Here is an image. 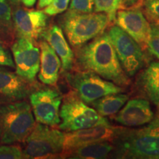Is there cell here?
I'll return each mask as SVG.
<instances>
[{"mask_svg":"<svg viewBox=\"0 0 159 159\" xmlns=\"http://www.w3.org/2000/svg\"><path fill=\"white\" fill-rule=\"evenodd\" d=\"M75 62L84 71L96 73L119 86H128L130 79L121 66L108 33L76 48Z\"/></svg>","mask_w":159,"mask_h":159,"instance_id":"cell-1","label":"cell"},{"mask_svg":"<svg viewBox=\"0 0 159 159\" xmlns=\"http://www.w3.org/2000/svg\"><path fill=\"white\" fill-rule=\"evenodd\" d=\"M35 124L31 105L25 99L0 102V144L23 143Z\"/></svg>","mask_w":159,"mask_h":159,"instance_id":"cell-2","label":"cell"},{"mask_svg":"<svg viewBox=\"0 0 159 159\" xmlns=\"http://www.w3.org/2000/svg\"><path fill=\"white\" fill-rule=\"evenodd\" d=\"M109 22L108 15L104 13H79L69 10L60 21L69 43L75 49L104 33Z\"/></svg>","mask_w":159,"mask_h":159,"instance_id":"cell-3","label":"cell"},{"mask_svg":"<svg viewBox=\"0 0 159 159\" xmlns=\"http://www.w3.org/2000/svg\"><path fill=\"white\" fill-rule=\"evenodd\" d=\"M60 118L58 129L65 132L97 126H111L108 119L81 100L75 91H71L63 97L60 108Z\"/></svg>","mask_w":159,"mask_h":159,"instance_id":"cell-4","label":"cell"},{"mask_svg":"<svg viewBox=\"0 0 159 159\" xmlns=\"http://www.w3.org/2000/svg\"><path fill=\"white\" fill-rule=\"evenodd\" d=\"M65 134L60 129L37 122L25 142V158H49L60 156L64 150Z\"/></svg>","mask_w":159,"mask_h":159,"instance_id":"cell-5","label":"cell"},{"mask_svg":"<svg viewBox=\"0 0 159 159\" xmlns=\"http://www.w3.org/2000/svg\"><path fill=\"white\" fill-rule=\"evenodd\" d=\"M66 80L73 91L86 104H91L96 99L106 95L125 91L122 87L105 80L92 71L83 70L68 72L66 73Z\"/></svg>","mask_w":159,"mask_h":159,"instance_id":"cell-6","label":"cell"},{"mask_svg":"<svg viewBox=\"0 0 159 159\" xmlns=\"http://www.w3.org/2000/svg\"><path fill=\"white\" fill-rule=\"evenodd\" d=\"M107 33L123 70L129 77H134L144 66L142 47L117 25L112 26Z\"/></svg>","mask_w":159,"mask_h":159,"instance_id":"cell-7","label":"cell"},{"mask_svg":"<svg viewBox=\"0 0 159 159\" xmlns=\"http://www.w3.org/2000/svg\"><path fill=\"white\" fill-rule=\"evenodd\" d=\"M29 99L36 122L51 127L58 126L63 95L57 89L50 87L34 89Z\"/></svg>","mask_w":159,"mask_h":159,"instance_id":"cell-8","label":"cell"},{"mask_svg":"<svg viewBox=\"0 0 159 159\" xmlns=\"http://www.w3.org/2000/svg\"><path fill=\"white\" fill-rule=\"evenodd\" d=\"M35 43L24 38H16L11 46L16 72L31 83H35L40 68V49Z\"/></svg>","mask_w":159,"mask_h":159,"instance_id":"cell-9","label":"cell"},{"mask_svg":"<svg viewBox=\"0 0 159 159\" xmlns=\"http://www.w3.org/2000/svg\"><path fill=\"white\" fill-rule=\"evenodd\" d=\"M16 38L36 41L47 27L48 16L43 11H35L15 6L12 9Z\"/></svg>","mask_w":159,"mask_h":159,"instance_id":"cell-10","label":"cell"},{"mask_svg":"<svg viewBox=\"0 0 159 159\" xmlns=\"http://www.w3.org/2000/svg\"><path fill=\"white\" fill-rule=\"evenodd\" d=\"M115 24L134 39L142 48L146 47L150 31V23L140 8L119 10Z\"/></svg>","mask_w":159,"mask_h":159,"instance_id":"cell-11","label":"cell"},{"mask_svg":"<svg viewBox=\"0 0 159 159\" xmlns=\"http://www.w3.org/2000/svg\"><path fill=\"white\" fill-rule=\"evenodd\" d=\"M35 84L6 66H0V102L24 100L35 89Z\"/></svg>","mask_w":159,"mask_h":159,"instance_id":"cell-12","label":"cell"},{"mask_svg":"<svg viewBox=\"0 0 159 159\" xmlns=\"http://www.w3.org/2000/svg\"><path fill=\"white\" fill-rule=\"evenodd\" d=\"M114 119L123 126H142L153 120L154 113L148 99L135 98L127 101L118 111Z\"/></svg>","mask_w":159,"mask_h":159,"instance_id":"cell-13","label":"cell"},{"mask_svg":"<svg viewBox=\"0 0 159 159\" xmlns=\"http://www.w3.org/2000/svg\"><path fill=\"white\" fill-rule=\"evenodd\" d=\"M125 158L159 159V137L135 132L122 144Z\"/></svg>","mask_w":159,"mask_h":159,"instance_id":"cell-14","label":"cell"},{"mask_svg":"<svg viewBox=\"0 0 159 159\" xmlns=\"http://www.w3.org/2000/svg\"><path fill=\"white\" fill-rule=\"evenodd\" d=\"M115 133L111 126H97L67 132L65 134L64 150L61 156L80 147L99 141L109 140L114 136Z\"/></svg>","mask_w":159,"mask_h":159,"instance_id":"cell-15","label":"cell"},{"mask_svg":"<svg viewBox=\"0 0 159 159\" xmlns=\"http://www.w3.org/2000/svg\"><path fill=\"white\" fill-rule=\"evenodd\" d=\"M54 49L61 61V72L67 73L72 69L75 62V54L66 41L61 27L53 25L46 28L41 35Z\"/></svg>","mask_w":159,"mask_h":159,"instance_id":"cell-16","label":"cell"},{"mask_svg":"<svg viewBox=\"0 0 159 159\" xmlns=\"http://www.w3.org/2000/svg\"><path fill=\"white\" fill-rule=\"evenodd\" d=\"M40 68L39 79L45 85L55 86L59 78L61 61L54 49L47 41L39 42Z\"/></svg>","mask_w":159,"mask_h":159,"instance_id":"cell-17","label":"cell"},{"mask_svg":"<svg viewBox=\"0 0 159 159\" xmlns=\"http://www.w3.org/2000/svg\"><path fill=\"white\" fill-rule=\"evenodd\" d=\"M136 87L147 99L159 106V62H152L139 74Z\"/></svg>","mask_w":159,"mask_h":159,"instance_id":"cell-18","label":"cell"},{"mask_svg":"<svg viewBox=\"0 0 159 159\" xmlns=\"http://www.w3.org/2000/svg\"><path fill=\"white\" fill-rule=\"evenodd\" d=\"M114 150V145L109 140L99 141L80 147L63 155L65 158L81 159L104 158Z\"/></svg>","mask_w":159,"mask_h":159,"instance_id":"cell-19","label":"cell"},{"mask_svg":"<svg viewBox=\"0 0 159 159\" xmlns=\"http://www.w3.org/2000/svg\"><path fill=\"white\" fill-rule=\"evenodd\" d=\"M128 95L122 93L104 96L92 102L90 105L102 116L115 115L128 100Z\"/></svg>","mask_w":159,"mask_h":159,"instance_id":"cell-20","label":"cell"},{"mask_svg":"<svg viewBox=\"0 0 159 159\" xmlns=\"http://www.w3.org/2000/svg\"><path fill=\"white\" fill-rule=\"evenodd\" d=\"M0 39L10 47L16 39L12 7L8 0H0Z\"/></svg>","mask_w":159,"mask_h":159,"instance_id":"cell-21","label":"cell"},{"mask_svg":"<svg viewBox=\"0 0 159 159\" xmlns=\"http://www.w3.org/2000/svg\"><path fill=\"white\" fill-rule=\"evenodd\" d=\"M122 0H94V11L108 15L109 21H114L117 11L122 8Z\"/></svg>","mask_w":159,"mask_h":159,"instance_id":"cell-22","label":"cell"},{"mask_svg":"<svg viewBox=\"0 0 159 159\" xmlns=\"http://www.w3.org/2000/svg\"><path fill=\"white\" fill-rule=\"evenodd\" d=\"M150 31L146 47L149 52L159 59V21H153L150 23Z\"/></svg>","mask_w":159,"mask_h":159,"instance_id":"cell-23","label":"cell"},{"mask_svg":"<svg viewBox=\"0 0 159 159\" xmlns=\"http://www.w3.org/2000/svg\"><path fill=\"white\" fill-rule=\"evenodd\" d=\"M23 149L16 144L0 145V159H25Z\"/></svg>","mask_w":159,"mask_h":159,"instance_id":"cell-24","label":"cell"},{"mask_svg":"<svg viewBox=\"0 0 159 159\" xmlns=\"http://www.w3.org/2000/svg\"><path fill=\"white\" fill-rule=\"evenodd\" d=\"M9 47L5 41L0 39V66L13 69L15 68V63Z\"/></svg>","mask_w":159,"mask_h":159,"instance_id":"cell-25","label":"cell"},{"mask_svg":"<svg viewBox=\"0 0 159 159\" xmlns=\"http://www.w3.org/2000/svg\"><path fill=\"white\" fill-rule=\"evenodd\" d=\"M70 0H54L50 5L43 9L47 16H55L62 13L68 8Z\"/></svg>","mask_w":159,"mask_h":159,"instance_id":"cell-26","label":"cell"},{"mask_svg":"<svg viewBox=\"0 0 159 159\" xmlns=\"http://www.w3.org/2000/svg\"><path fill=\"white\" fill-rule=\"evenodd\" d=\"M69 10L79 13H91L94 11V0H71Z\"/></svg>","mask_w":159,"mask_h":159,"instance_id":"cell-27","label":"cell"},{"mask_svg":"<svg viewBox=\"0 0 159 159\" xmlns=\"http://www.w3.org/2000/svg\"><path fill=\"white\" fill-rule=\"evenodd\" d=\"M145 13L153 21H159V0H142Z\"/></svg>","mask_w":159,"mask_h":159,"instance_id":"cell-28","label":"cell"},{"mask_svg":"<svg viewBox=\"0 0 159 159\" xmlns=\"http://www.w3.org/2000/svg\"><path fill=\"white\" fill-rule=\"evenodd\" d=\"M136 133L140 134L150 135V136H155L159 137V120L156 119L152 122L149 123V125L145 128L141 130H136Z\"/></svg>","mask_w":159,"mask_h":159,"instance_id":"cell-29","label":"cell"},{"mask_svg":"<svg viewBox=\"0 0 159 159\" xmlns=\"http://www.w3.org/2000/svg\"><path fill=\"white\" fill-rule=\"evenodd\" d=\"M53 1H54V0H39L37 8L39 10L44 9L46 7H47V6L50 5Z\"/></svg>","mask_w":159,"mask_h":159,"instance_id":"cell-30","label":"cell"},{"mask_svg":"<svg viewBox=\"0 0 159 159\" xmlns=\"http://www.w3.org/2000/svg\"><path fill=\"white\" fill-rule=\"evenodd\" d=\"M36 1L37 0H20V2L27 7H31L33 6H34Z\"/></svg>","mask_w":159,"mask_h":159,"instance_id":"cell-31","label":"cell"},{"mask_svg":"<svg viewBox=\"0 0 159 159\" xmlns=\"http://www.w3.org/2000/svg\"><path fill=\"white\" fill-rule=\"evenodd\" d=\"M139 0H122L124 6H133L138 2Z\"/></svg>","mask_w":159,"mask_h":159,"instance_id":"cell-32","label":"cell"},{"mask_svg":"<svg viewBox=\"0 0 159 159\" xmlns=\"http://www.w3.org/2000/svg\"><path fill=\"white\" fill-rule=\"evenodd\" d=\"M8 2L11 5H13V7H15V6H17L19 5L20 0H8Z\"/></svg>","mask_w":159,"mask_h":159,"instance_id":"cell-33","label":"cell"},{"mask_svg":"<svg viewBox=\"0 0 159 159\" xmlns=\"http://www.w3.org/2000/svg\"><path fill=\"white\" fill-rule=\"evenodd\" d=\"M158 116H157V119H158L159 120V106H158Z\"/></svg>","mask_w":159,"mask_h":159,"instance_id":"cell-34","label":"cell"},{"mask_svg":"<svg viewBox=\"0 0 159 159\" xmlns=\"http://www.w3.org/2000/svg\"><path fill=\"white\" fill-rule=\"evenodd\" d=\"M0 138H1V130H0Z\"/></svg>","mask_w":159,"mask_h":159,"instance_id":"cell-35","label":"cell"}]
</instances>
